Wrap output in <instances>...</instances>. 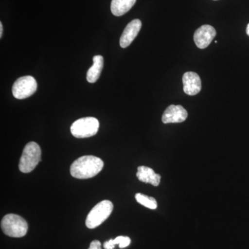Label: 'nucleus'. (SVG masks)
<instances>
[{
    "instance_id": "f257e3e1",
    "label": "nucleus",
    "mask_w": 249,
    "mask_h": 249,
    "mask_svg": "<svg viewBox=\"0 0 249 249\" xmlns=\"http://www.w3.org/2000/svg\"><path fill=\"white\" fill-rule=\"evenodd\" d=\"M103 166L104 163L101 159L91 155L83 156L73 161L70 173L73 178L87 179L96 176Z\"/></svg>"
},
{
    "instance_id": "f03ea898",
    "label": "nucleus",
    "mask_w": 249,
    "mask_h": 249,
    "mask_svg": "<svg viewBox=\"0 0 249 249\" xmlns=\"http://www.w3.org/2000/svg\"><path fill=\"white\" fill-rule=\"evenodd\" d=\"M1 228L5 235L11 237H22L27 235L28 224L18 214H8L1 219Z\"/></svg>"
},
{
    "instance_id": "7ed1b4c3",
    "label": "nucleus",
    "mask_w": 249,
    "mask_h": 249,
    "mask_svg": "<svg viewBox=\"0 0 249 249\" xmlns=\"http://www.w3.org/2000/svg\"><path fill=\"white\" fill-rule=\"evenodd\" d=\"M40 147L36 142H29L24 147L19 163V169L23 173H29L35 169L41 160Z\"/></svg>"
},
{
    "instance_id": "20e7f679",
    "label": "nucleus",
    "mask_w": 249,
    "mask_h": 249,
    "mask_svg": "<svg viewBox=\"0 0 249 249\" xmlns=\"http://www.w3.org/2000/svg\"><path fill=\"white\" fill-rule=\"evenodd\" d=\"M112 203L109 200L101 201L91 209L87 217L85 224L88 229L99 227L110 215L113 211Z\"/></svg>"
},
{
    "instance_id": "39448f33",
    "label": "nucleus",
    "mask_w": 249,
    "mask_h": 249,
    "mask_svg": "<svg viewBox=\"0 0 249 249\" xmlns=\"http://www.w3.org/2000/svg\"><path fill=\"white\" fill-rule=\"evenodd\" d=\"M99 121L94 117H85L75 121L71 126V132L78 139L89 138L97 134Z\"/></svg>"
},
{
    "instance_id": "423d86ee",
    "label": "nucleus",
    "mask_w": 249,
    "mask_h": 249,
    "mask_svg": "<svg viewBox=\"0 0 249 249\" xmlns=\"http://www.w3.org/2000/svg\"><path fill=\"white\" fill-rule=\"evenodd\" d=\"M37 82L34 77H20L16 80L13 85V95L17 99H25L32 96L37 91Z\"/></svg>"
},
{
    "instance_id": "0eeeda50",
    "label": "nucleus",
    "mask_w": 249,
    "mask_h": 249,
    "mask_svg": "<svg viewBox=\"0 0 249 249\" xmlns=\"http://www.w3.org/2000/svg\"><path fill=\"white\" fill-rule=\"evenodd\" d=\"M216 36V31L212 26L205 24L196 29L194 34V41L196 47L205 49L209 47Z\"/></svg>"
},
{
    "instance_id": "6e6552de",
    "label": "nucleus",
    "mask_w": 249,
    "mask_h": 249,
    "mask_svg": "<svg viewBox=\"0 0 249 249\" xmlns=\"http://www.w3.org/2000/svg\"><path fill=\"white\" fill-rule=\"evenodd\" d=\"M188 112L181 106L171 105L165 109L162 116L163 124H178L186 120Z\"/></svg>"
},
{
    "instance_id": "1a4fd4ad",
    "label": "nucleus",
    "mask_w": 249,
    "mask_h": 249,
    "mask_svg": "<svg viewBox=\"0 0 249 249\" xmlns=\"http://www.w3.org/2000/svg\"><path fill=\"white\" fill-rule=\"evenodd\" d=\"M142 27V23L139 19H133L126 26L121 36L120 45L122 48H126L132 44L138 35Z\"/></svg>"
},
{
    "instance_id": "9d476101",
    "label": "nucleus",
    "mask_w": 249,
    "mask_h": 249,
    "mask_svg": "<svg viewBox=\"0 0 249 249\" xmlns=\"http://www.w3.org/2000/svg\"><path fill=\"white\" fill-rule=\"evenodd\" d=\"M183 91L189 96H195L200 92L201 81L200 77L197 73L193 71H188L183 74Z\"/></svg>"
},
{
    "instance_id": "9b49d317",
    "label": "nucleus",
    "mask_w": 249,
    "mask_h": 249,
    "mask_svg": "<svg viewBox=\"0 0 249 249\" xmlns=\"http://www.w3.org/2000/svg\"><path fill=\"white\" fill-rule=\"evenodd\" d=\"M137 178L142 182L150 183L152 186H158L160 181V175L156 174L152 168L139 166L137 173Z\"/></svg>"
},
{
    "instance_id": "f8f14e48",
    "label": "nucleus",
    "mask_w": 249,
    "mask_h": 249,
    "mask_svg": "<svg viewBox=\"0 0 249 249\" xmlns=\"http://www.w3.org/2000/svg\"><path fill=\"white\" fill-rule=\"evenodd\" d=\"M93 65L90 67L87 73V80L90 83H94L99 78L103 69L104 59L102 55H97L93 56Z\"/></svg>"
},
{
    "instance_id": "ddd939ff",
    "label": "nucleus",
    "mask_w": 249,
    "mask_h": 249,
    "mask_svg": "<svg viewBox=\"0 0 249 249\" xmlns=\"http://www.w3.org/2000/svg\"><path fill=\"white\" fill-rule=\"evenodd\" d=\"M137 0H111V11L115 16H122L133 7Z\"/></svg>"
},
{
    "instance_id": "4468645a",
    "label": "nucleus",
    "mask_w": 249,
    "mask_h": 249,
    "mask_svg": "<svg viewBox=\"0 0 249 249\" xmlns=\"http://www.w3.org/2000/svg\"><path fill=\"white\" fill-rule=\"evenodd\" d=\"M135 198L137 202L147 208V209L155 210L157 208V202L155 198L145 196V195L142 194V193L136 194Z\"/></svg>"
},
{
    "instance_id": "2eb2a0df",
    "label": "nucleus",
    "mask_w": 249,
    "mask_h": 249,
    "mask_svg": "<svg viewBox=\"0 0 249 249\" xmlns=\"http://www.w3.org/2000/svg\"><path fill=\"white\" fill-rule=\"evenodd\" d=\"M114 245H119L121 249L125 248L128 247L131 243L130 238L125 236H119L113 240Z\"/></svg>"
},
{
    "instance_id": "dca6fc26",
    "label": "nucleus",
    "mask_w": 249,
    "mask_h": 249,
    "mask_svg": "<svg viewBox=\"0 0 249 249\" xmlns=\"http://www.w3.org/2000/svg\"><path fill=\"white\" fill-rule=\"evenodd\" d=\"M89 249H101V243L100 241L93 240L90 244Z\"/></svg>"
},
{
    "instance_id": "f3484780",
    "label": "nucleus",
    "mask_w": 249,
    "mask_h": 249,
    "mask_svg": "<svg viewBox=\"0 0 249 249\" xmlns=\"http://www.w3.org/2000/svg\"><path fill=\"white\" fill-rule=\"evenodd\" d=\"M103 247H104V248L106 249H114V247H115V245H114V242H113V240L111 239V240L105 242Z\"/></svg>"
},
{
    "instance_id": "a211bd4d",
    "label": "nucleus",
    "mask_w": 249,
    "mask_h": 249,
    "mask_svg": "<svg viewBox=\"0 0 249 249\" xmlns=\"http://www.w3.org/2000/svg\"><path fill=\"white\" fill-rule=\"evenodd\" d=\"M3 34V25L2 23L0 22V37H2Z\"/></svg>"
},
{
    "instance_id": "6ab92c4d",
    "label": "nucleus",
    "mask_w": 249,
    "mask_h": 249,
    "mask_svg": "<svg viewBox=\"0 0 249 249\" xmlns=\"http://www.w3.org/2000/svg\"><path fill=\"white\" fill-rule=\"evenodd\" d=\"M247 34L249 36V24L247 25Z\"/></svg>"
}]
</instances>
